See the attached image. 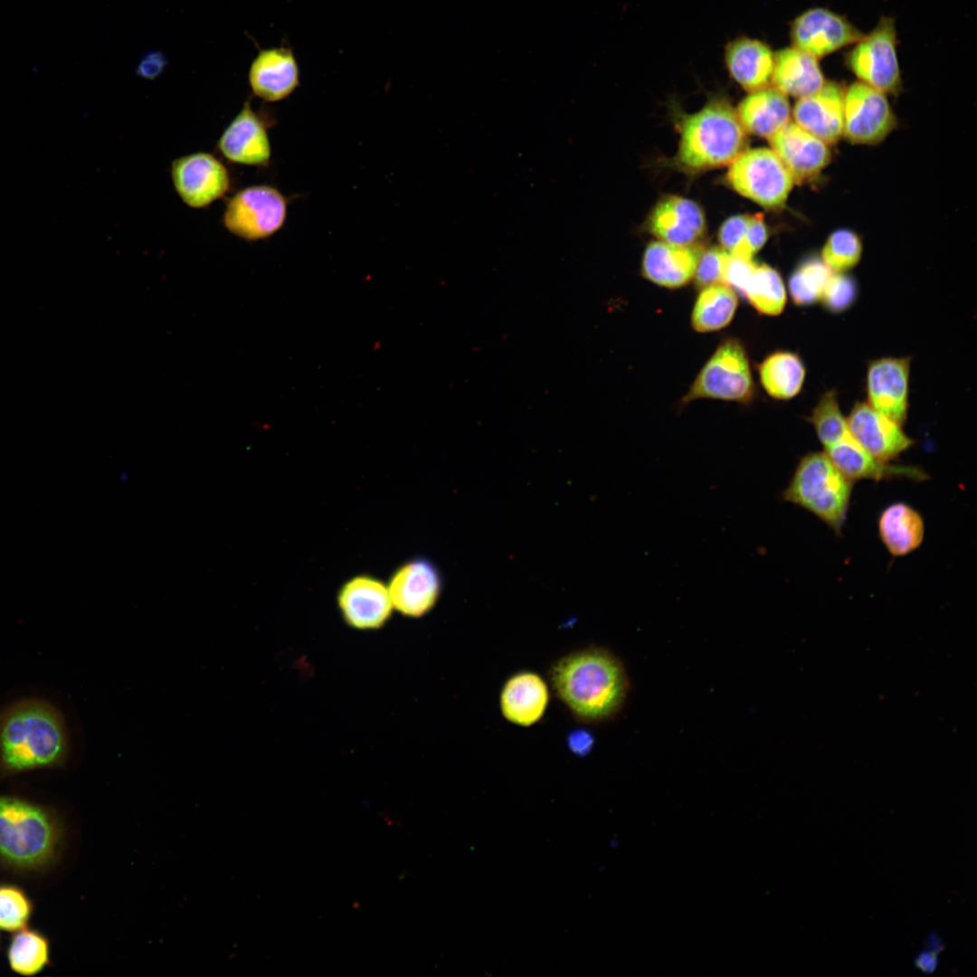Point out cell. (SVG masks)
Returning a JSON list of instances; mask_svg holds the SVG:
<instances>
[{"instance_id":"1","label":"cell","mask_w":977,"mask_h":977,"mask_svg":"<svg viewBox=\"0 0 977 977\" xmlns=\"http://www.w3.org/2000/svg\"><path fill=\"white\" fill-rule=\"evenodd\" d=\"M553 690L573 716L599 723L613 716L627 693V678L610 651L590 647L555 660L548 672Z\"/></svg>"},{"instance_id":"2","label":"cell","mask_w":977,"mask_h":977,"mask_svg":"<svg viewBox=\"0 0 977 977\" xmlns=\"http://www.w3.org/2000/svg\"><path fill=\"white\" fill-rule=\"evenodd\" d=\"M69 746L63 717L47 701L23 699L0 712V777L62 766Z\"/></svg>"},{"instance_id":"3","label":"cell","mask_w":977,"mask_h":977,"mask_svg":"<svg viewBox=\"0 0 977 977\" xmlns=\"http://www.w3.org/2000/svg\"><path fill=\"white\" fill-rule=\"evenodd\" d=\"M66 830L51 807L0 794V867L20 874L44 873L59 862Z\"/></svg>"},{"instance_id":"4","label":"cell","mask_w":977,"mask_h":977,"mask_svg":"<svg viewBox=\"0 0 977 977\" xmlns=\"http://www.w3.org/2000/svg\"><path fill=\"white\" fill-rule=\"evenodd\" d=\"M745 144L737 114L727 103L714 101L683 121L678 159L693 170L730 165Z\"/></svg>"},{"instance_id":"5","label":"cell","mask_w":977,"mask_h":977,"mask_svg":"<svg viewBox=\"0 0 977 977\" xmlns=\"http://www.w3.org/2000/svg\"><path fill=\"white\" fill-rule=\"evenodd\" d=\"M852 484L824 451H812L800 459L782 498L811 512L839 535Z\"/></svg>"},{"instance_id":"6","label":"cell","mask_w":977,"mask_h":977,"mask_svg":"<svg viewBox=\"0 0 977 977\" xmlns=\"http://www.w3.org/2000/svg\"><path fill=\"white\" fill-rule=\"evenodd\" d=\"M754 393L746 351L738 339L729 337L719 344L702 367L682 403L711 398L745 403Z\"/></svg>"},{"instance_id":"7","label":"cell","mask_w":977,"mask_h":977,"mask_svg":"<svg viewBox=\"0 0 977 977\" xmlns=\"http://www.w3.org/2000/svg\"><path fill=\"white\" fill-rule=\"evenodd\" d=\"M726 180L738 194L768 209L783 206L794 183L778 156L765 147L743 151L730 164Z\"/></svg>"},{"instance_id":"8","label":"cell","mask_w":977,"mask_h":977,"mask_svg":"<svg viewBox=\"0 0 977 977\" xmlns=\"http://www.w3.org/2000/svg\"><path fill=\"white\" fill-rule=\"evenodd\" d=\"M287 213L288 199L280 190L269 185H255L244 187L228 200L223 223L241 239L259 241L280 231Z\"/></svg>"},{"instance_id":"9","label":"cell","mask_w":977,"mask_h":977,"mask_svg":"<svg viewBox=\"0 0 977 977\" xmlns=\"http://www.w3.org/2000/svg\"><path fill=\"white\" fill-rule=\"evenodd\" d=\"M847 65L860 81L886 93L900 85L894 20L882 17L876 28L863 35L847 54Z\"/></svg>"},{"instance_id":"10","label":"cell","mask_w":977,"mask_h":977,"mask_svg":"<svg viewBox=\"0 0 977 977\" xmlns=\"http://www.w3.org/2000/svg\"><path fill=\"white\" fill-rule=\"evenodd\" d=\"M170 175L182 202L194 209L207 207L222 198L231 185L226 166L206 152L175 158L171 163Z\"/></svg>"},{"instance_id":"11","label":"cell","mask_w":977,"mask_h":977,"mask_svg":"<svg viewBox=\"0 0 977 977\" xmlns=\"http://www.w3.org/2000/svg\"><path fill=\"white\" fill-rule=\"evenodd\" d=\"M387 588L394 610L401 615L417 619L428 614L436 605L442 589L438 567L427 557H413L393 571Z\"/></svg>"},{"instance_id":"12","label":"cell","mask_w":977,"mask_h":977,"mask_svg":"<svg viewBox=\"0 0 977 977\" xmlns=\"http://www.w3.org/2000/svg\"><path fill=\"white\" fill-rule=\"evenodd\" d=\"M337 604L346 624L358 631L382 629L394 611L387 584L368 574L344 582L337 593Z\"/></svg>"},{"instance_id":"13","label":"cell","mask_w":977,"mask_h":977,"mask_svg":"<svg viewBox=\"0 0 977 977\" xmlns=\"http://www.w3.org/2000/svg\"><path fill=\"white\" fill-rule=\"evenodd\" d=\"M895 117L884 92L862 82L844 92L843 134L856 144H874L893 128Z\"/></svg>"},{"instance_id":"14","label":"cell","mask_w":977,"mask_h":977,"mask_svg":"<svg viewBox=\"0 0 977 977\" xmlns=\"http://www.w3.org/2000/svg\"><path fill=\"white\" fill-rule=\"evenodd\" d=\"M790 34L793 47L817 59L855 43L864 35L844 16L821 7L800 14L792 22Z\"/></svg>"},{"instance_id":"15","label":"cell","mask_w":977,"mask_h":977,"mask_svg":"<svg viewBox=\"0 0 977 977\" xmlns=\"http://www.w3.org/2000/svg\"><path fill=\"white\" fill-rule=\"evenodd\" d=\"M910 357L870 361L866 375L868 403L903 425L908 412Z\"/></svg>"},{"instance_id":"16","label":"cell","mask_w":977,"mask_h":977,"mask_svg":"<svg viewBox=\"0 0 977 977\" xmlns=\"http://www.w3.org/2000/svg\"><path fill=\"white\" fill-rule=\"evenodd\" d=\"M848 427L857 442L876 459L889 462L915 443L902 425L871 407L858 402L847 417Z\"/></svg>"},{"instance_id":"17","label":"cell","mask_w":977,"mask_h":977,"mask_svg":"<svg viewBox=\"0 0 977 977\" xmlns=\"http://www.w3.org/2000/svg\"><path fill=\"white\" fill-rule=\"evenodd\" d=\"M217 149L228 161L251 166H267L271 157V146L266 121L246 100L240 112L225 128L217 141Z\"/></svg>"},{"instance_id":"18","label":"cell","mask_w":977,"mask_h":977,"mask_svg":"<svg viewBox=\"0 0 977 977\" xmlns=\"http://www.w3.org/2000/svg\"><path fill=\"white\" fill-rule=\"evenodd\" d=\"M252 93L267 102L289 97L299 85V67L293 51L285 46L261 49L248 72Z\"/></svg>"},{"instance_id":"19","label":"cell","mask_w":977,"mask_h":977,"mask_svg":"<svg viewBox=\"0 0 977 977\" xmlns=\"http://www.w3.org/2000/svg\"><path fill=\"white\" fill-rule=\"evenodd\" d=\"M769 140L773 151L797 183L818 175L830 160L827 143L795 122H788Z\"/></svg>"},{"instance_id":"20","label":"cell","mask_w":977,"mask_h":977,"mask_svg":"<svg viewBox=\"0 0 977 977\" xmlns=\"http://www.w3.org/2000/svg\"><path fill=\"white\" fill-rule=\"evenodd\" d=\"M792 115L795 123L827 144L843 134L844 91L832 81L813 94L799 98Z\"/></svg>"},{"instance_id":"21","label":"cell","mask_w":977,"mask_h":977,"mask_svg":"<svg viewBox=\"0 0 977 977\" xmlns=\"http://www.w3.org/2000/svg\"><path fill=\"white\" fill-rule=\"evenodd\" d=\"M652 234L660 241L692 246L704 233L706 219L700 206L681 196L664 197L653 208L648 221Z\"/></svg>"},{"instance_id":"22","label":"cell","mask_w":977,"mask_h":977,"mask_svg":"<svg viewBox=\"0 0 977 977\" xmlns=\"http://www.w3.org/2000/svg\"><path fill=\"white\" fill-rule=\"evenodd\" d=\"M549 689L537 673L522 670L507 679L500 691L499 706L510 723L531 726L541 720L549 704Z\"/></svg>"},{"instance_id":"23","label":"cell","mask_w":977,"mask_h":977,"mask_svg":"<svg viewBox=\"0 0 977 977\" xmlns=\"http://www.w3.org/2000/svg\"><path fill=\"white\" fill-rule=\"evenodd\" d=\"M824 452L851 481H878L892 478L922 481L927 479L926 473L917 467L894 465L876 459L857 442L850 432L839 442L825 449Z\"/></svg>"},{"instance_id":"24","label":"cell","mask_w":977,"mask_h":977,"mask_svg":"<svg viewBox=\"0 0 977 977\" xmlns=\"http://www.w3.org/2000/svg\"><path fill=\"white\" fill-rule=\"evenodd\" d=\"M697 248L678 246L662 241L650 242L643 255L642 274L650 281L669 289L688 283L700 257Z\"/></svg>"},{"instance_id":"25","label":"cell","mask_w":977,"mask_h":977,"mask_svg":"<svg viewBox=\"0 0 977 977\" xmlns=\"http://www.w3.org/2000/svg\"><path fill=\"white\" fill-rule=\"evenodd\" d=\"M771 80L775 89L798 98L815 93L826 82L818 59L793 46L774 53Z\"/></svg>"},{"instance_id":"26","label":"cell","mask_w":977,"mask_h":977,"mask_svg":"<svg viewBox=\"0 0 977 977\" xmlns=\"http://www.w3.org/2000/svg\"><path fill=\"white\" fill-rule=\"evenodd\" d=\"M725 58L732 78L746 90L764 88L772 78L774 53L761 41L736 39L727 45Z\"/></svg>"},{"instance_id":"27","label":"cell","mask_w":977,"mask_h":977,"mask_svg":"<svg viewBox=\"0 0 977 977\" xmlns=\"http://www.w3.org/2000/svg\"><path fill=\"white\" fill-rule=\"evenodd\" d=\"M736 114L745 130L770 138L789 122L791 108L785 94L764 87L745 97Z\"/></svg>"},{"instance_id":"28","label":"cell","mask_w":977,"mask_h":977,"mask_svg":"<svg viewBox=\"0 0 977 977\" xmlns=\"http://www.w3.org/2000/svg\"><path fill=\"white\" fill-rule=\"evenodd\" d=\"M877 530L881 542L890 555H907L916 550L925 537L921 514L905 502H895L879 514Z\"/></svg>"},{"instance_id":"29","label":"cell","mask_w":977,"mask_h":977,"mask_svg":"<svg viewBox=\"0 0 977 977\" xmlns=\"http://www.w3.org/2000/svg\"><path fill=\"white\" fill-rule=\"evenodd\" d=\"M762 386L773 398L789 400L802 390L806 370L802 358L791 351L767 356L758 367Z\"/></svg>"},{"instance_id":"30","label":"cell","mask_w":977,"mask_h":977,"mask_svg":"<svg viewBox=\"0 0 977 977\" xmlns=\"http://www.w3.org/2000/svg\"><path fill=\"white\" fill-rule=\"evenodd\" d=\"M737 305L736 292L726 284L702 288L692 310L693 328L700 333L724 328L734 318Z\"/></svg>"},{"instance_id":"31","label":"cell","mask_w":977,"mask_h":977,"mask_svg":"<svg viewBox=\"0 0 977 977\" xmlns=\"http://www.w3.org/2000/svg\"><path fill=\"white\" fill-rule=\"evenodd\" d=\"M9 968L24 976H34L52 965L51 943L41 931L24 927L14 932L6 949Z\"/></svg>"},{"instance_id":"32","label":"cell","mask_w":977,"mask_h":977,"mask_svg":"<svg viewBox=\"0 0 977 977\" xmlns=\"http://www.w3.org/2000/svg\"><path fill=\"white\" fill-rule=\"evenodd\" d=\"M742 296L757 312L766 316L781 314L787 301L780 273L764 263L755 264Z\"/></svg>"},{"instance_id":"33","label":"cell","mask_w":977,"mask_h":977,"mask_svg":"<svg viewBox=\"0 0 977 977\" xmlns=\"http://www.w3.org/2000/svg\"><path fill=\"white\" fill-rule=\"evenodd\" d=\"M832 273L819 257L811 256L801 261L788 281L789 294L793 303L806 307L820 301Z\"/></svg>"},{"instance_id":"34","label":"cell","mask_w":977,"mask_h":977,"mask_svg":"<svg viewBox=\"0 0 977 977\" xmlns=\"http://www.w3.org/2000/svg\"><path fill=\"white\" fill-rule=\"evenodd\" d=\"M808 421L824 450L849 433L847 418L840 410L834 390L827 391L820 397Z\"/></svg>"},{"instance_id":"35","label":"cell","mask_w":977,"mask_h":977,"mask_svg":"<svg viewBox=\"0 0 977 977\" xmlns=\"http://www.w3.org/2000/svg\"><path fill=\"white\" fill-rule=\"evenodd\" d=\"M33 902L20 886L0 883V929L16 932L28 926L33 915Z\"/></svg>"},{"instance_id":"36","label":"cell","mask_w":977,"mask_h":977,"mask_svg":"<svg viewBox=\"0 0 977 977\" xmlns=\"http://www.w3.org/2000/svg\"><path fill=\"white\" fill-rule=\"evenodd\" d=\"M861 253L862 244L857 233L839 229L827 239L820 259L833 272H845L858 264Z\"/></svg>"},{"instance_id":"37","label":"cell","mask_w":977,"mask_h":977,"mask_svg":"<svg viewBox=\"0 0 977 977\" xmlns=\"http://www.w3.org/2000/svg\"><path fill=\"white\" fill-rule=\"evenodd\" d=\"M858 293V284L852 276L844 272H833L820 301L827 311L841 313L855 303Z\"/></svg>"},{"instance_id":"38","label":"cell","mask_w":977,"mask_h":977,"mask_svg":"<svg viewBox=\"0 0 977 977\" xmlns=\"http://www.w3.org/2000/svg\"><path fill=\"white\" fill-rule=\"evenodd\" d=\"M729 252L724 249L713 247L700 254L695 271V281L698 288L723 283L724 269Z\"/></svg>"},{"instance_id":"39","label":"cell","mask_w":977,"mask_h":977,"mask_svg":"<svg viewBox=\"0 0 977 977\" xmlns=\"http://www.w3.org/2000/svg\"><path fill=\"white\" fill-rule=\"evenodd\" d=\"M766 240L767 228L763 215L756 214L749 216L745 239L739 247L730 254L745 259H753L754 254L764 245Z\"/></svg>"},{"instance_id":"40","label":"cell","mask_w":977,"mask_h":977,"mask_svg":"<svg viewBox=\"0 0 977 977\" xmlns=\"http://www.w3.org/2000/svg\"><path fill=\"white\" fill-rule=\"evenodd\" d=\"M755 264L753 259H745L729 253L724 269L723 283L742 296Z\"/></svg>"},{"instance_id":"41","label":"cell","mask_w":977,"mask_h":977,"mask_svg":"<svg viewBox=\"0 0 977 977\" xmlns=\"http://www.w3.org/2000/svg\"><path fill=\"white\" fill-rule=\"evenodd\" d=\"M749 216L735 215L728 218L722 224L718 239L725 251L733 253L742 243L747 230Z\"/></svg>"},{"instance_id":"42","label":"cell","mask_w":977,"mask_h":977,"mask_svg":"<svg viewBox=\"0 0 977 977\" xmlns=\"http://www.w3.org/2000/svg\"><path fill=\"white\" fill-rule=\"evenodd\" d=\"M166 60L160 52H150L141 60L137 68V73L147 80L157 77L166 67Z\"/></svg>"},{"instance_id":"43","label":"cell","mask_w":977,"mask_h":977,"mask_svg":"<svg viewBox=\"0 0 977 977\" xmlns=\"http://www.w3.org/2000/svg\"><path fill=\"white\" fill-rule=\"evenodd\" d=\"M593 736L585 730H574L567 738V744L572 753L577 756L585 755L593 745Z\"/></svg>"},{"instance_id":"44","label":"cell","mask_w":977,"mask_h":977,"mask_svg":"<svg viewBox=\"0 0 977 977\" xmlns=\"http://www.w3.org/2000/svg\"><path fill=\"white\" fill-rule=\"evenodd\" d=\"M938 965V953L929 948L921 951L915 959V966L925 974L934 973Z\"/></svg>"},{"instance_id":"45","label":"cell","mask_w":977,"mask_h":977,"mask_svg":"<svg viewBox=\"0 0 977 977\" xmlns=\"http://www.w3.org/2000/svg\"><path fill=\"white\" fill-rule=\"evenodd\" d=\"M927 945L929 949L936 952L937 953H941V951L944 947L940 937L934 933L929 934L927 939Z\"/></svg>"}]
</instances>
